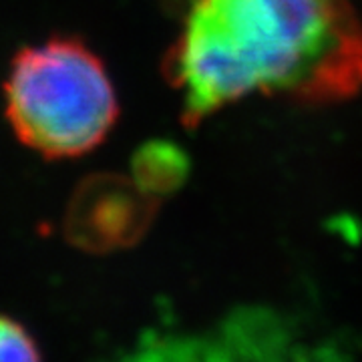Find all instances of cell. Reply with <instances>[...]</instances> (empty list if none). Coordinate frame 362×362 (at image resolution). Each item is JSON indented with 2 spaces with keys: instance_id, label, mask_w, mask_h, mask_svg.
<instances>
[{
  "instance_id": "cell-1",
  "label": "cell",
  "mask_w": 362,
  "mask_h": 362,
  "mask_svg": "<svg viewBox=\"0 0 362 362\" xmlns=\"http://www.w3.org/2000/svg\"><path fill=\"white\" fill-rule=\"evenodd\" d=\"M163 73L187 127L252 93L346 101L362 90V23L350 0H189Z\"/></svg>"
},
{
  "instance_id": "cell-2",
  "label": "cell",
  "mask_w": 362,
  "mask_h": 362,
  "mask_svg": "<svg viewBox=\"0 0 362 362\" xmlns=\"http://www.w3.org/2000/svg\"><path fill=\"white\" fill-rule=\"evenodd\" d=\"M6 117L26 147L47 159L89 153L119 117L103 61L78 39L54 37L13 59Z\"/></svg>"
},
{
  "instance_id": "cell-3",
  "label": "cell",
  "mask_w": 362,
  "mask_h": 362,
  "mask_svg": "<svg viewBox=\"0 0 362 362\" xmlns=\"http://www.w3.org/2000/svg\"><path fill=\"white\" fill-rule=\"evenodd\" d=\"M157 197L117 173H95L81 181L65 209V238L83 252L107 254L135 246L159 211Z\"/></svg>"
},
{
  "instance_id": "cell-4",
  "label": "cell",
  "mask_w": 362,
  "mask_h": 362,
  "mask_svg": "<svg viewBox=\"0 0 362 362\" xmlns=\"http://www.w3.org/2000/svg\"><path fill=\"white\" fill-rule=\"evenodd\" d=\"M292 328L288 320L262 306H244L226 316L218 337H197L199 361L288 358Z\"/></svg>"
},
{
  "instance_id": "cell-5",
  "label": "cell",
  "mask_w": 362,
  "mask_h": 362,
  "mask_svg": "<svg viewBox=\"0 0 362 362\" xmlns=\"http://www.w3.org/2000/svg\"><path fill=\"white\" fill-rule=\"evenodd\" d=\"M189 173V153L169 139L145 141L131 159V180L141 192L157 199L181 189Z\"/></svg>"
},
{
  "instance_id": "cell-6",
  "label": "cell",
  "mask_w": 362,
  "mask_h": 362,
  "mask_svg": "<svg viewBox=\"0 0 362 362\" xmlns=\"http://www.w3.org/2000/svg\"><path fill=\"white\" fill-rule=\"evenodd\" d=\"M37 340L18 320L0 314V361H39Z\"/></svg>"
}]
</instances>
